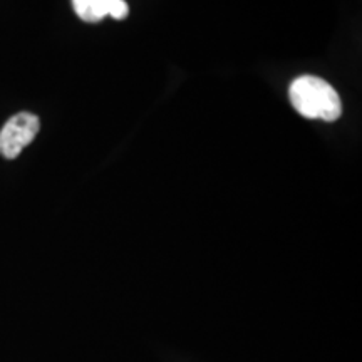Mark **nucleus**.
Listing matches in <instances>:
<instances>
[{
	"instance_id": "nucleus-3",
	"label": "nucleus",
	"mask_w": 362,
	"mask_h": 362,
	"mask_svg": "<svg viewBox=\"0 0 362 362\" xmlns=\"http://www.w3.org/2000/svg\"><path fill=\"white\" fill-rule=\"evenodd\" d=\"M112 0H72V7L84 22H101L110 16Z\"/></svg>"
},
{
	"instance_id": "nucleus-2",
	"label": "nucleus",
	"mask_w": 362,
	"mask_h": 362,
	"mask_svg": "<svg viewBox=\"0 0 362 362\" xmlns=\"http://www.w3.org/2000/svg\"><path fill=\"white\" fill-rule=\"evenodd\" d=\"M40 128L39 117L33 112H19L0 129V155L13 160L29 146L37 136Z\"/></svg>"
},
{
	"instance_id": "nucleus-4",
	"label": "nucleus",
	"mask_w": 362,
	"mask_h": 362,
	"mask_svg": "<svg viewBox=\"0 0 362 362\" xmlns=\"http://www.w3.org/2000/svg\"><path fill=\"white\" fill-rule=\"evenodd\" d=\"M129 13V6L124 2V0H112L111 8H110V17L116 21L124 19Z\"/></svg>"
},
{
	"instance_id": "nucleus-1",
	"label": "nucleus",
	"mask_w": 362,
	"mask_h": 362,
	"mask_svg": "<svg viewBox=\"0 0 362 362\" xmlns=\"http://www.w3.org/2000/svg\"><path fill=\"white\" fill-rule=\"evenodd\" d=\"M288 96L298 115L309 119H324L332 123L342 115V103L336 89L315 76H302L293 81Z\"/></svg>"
}]
</instances>
